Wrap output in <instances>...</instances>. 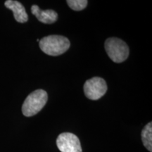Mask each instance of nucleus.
<instances>
[{
	"label": "nucleus",
	"instance_id": "f257e3e1",
	"mask_svg": "<svg viewBox=\"0 0 152 152\" xmlns=\"http://www.w3.org/2000/svg\"><path fill=\"white\" fill-rule=\"evenodd\" d=\"M41 50L49 56H56L65 53L71 46L67 37L61 35H49L39 42Z\"/></svg>",
	"mask_w": 152,
	"mask_h": 152
},
{
	"label": "nucleus",
	"instance_id": "f03ea898",
	"mask_svg": "<svg viewBox=\"0 0 152 152\" xmlns=\"http://www.w3.org/2000/svg\"><path fill=\"white\" fill-rule=\"evenodd\" d=\"M48 100L46 91L37 90L28 95L22 106L23 114L26 117L33 116L39 113Z\"/></svg>",
	"mask_w": 152,
	"mask_h": 152
},
{
	"label": "nucleus",
	"instance_id": "7ed1b4c3",
	"mask_svg": "<svg viewBox=\"0 0 152 152\" xmlns=\"http://www.w3.org/2000/svg\"><path fill=\"white\" fill-rule=\"evenodd\" d=\"M104 46L108 56L113 62L122 63L128 58V46L122 39L117 37L108 38Z\"/></svg>",
	"mask_w": 152,
	"mask_h": 152
},
{
	"label": "nucleus",
	"instance_id": "20e7f679",
	"mask_svg": "<svg viewBox=\"0 0 152 152\" xmlns=\"http://www.w3.org/2000/svg\"><path fill=\"white\" fill-rule=\"evenodd\" d=\"M107 85L103 78L94 77L87 80L84 85L85 96L91 100H98L106 94Z\"/></svg>",
	"mask_w": 152,
	"mask_h": 152
},
{
	"label": "nucleus",
	"instance_id": "39448f33",
	"mask_svg": "<svg viewBox=\"0 0 152 152\" xmlns=\"http://www.w3.org/2000/svg\"><path fill=\"white\" fill-rule=\"evenodd\" d=\"M56 145L61 152H83L79 138L71 132L59 134L56 140Z\"/></svg>",
	"mask_w": 152,
	"mask_h": 152
},
{
	"label": "nucleus",
	"instance_id": "423d86ee",
	"mask_svg": "<svg viewBox=\"0 0 152 152\" xmlns=\"http://www.w3.org/2000/svg\"><path fill=\"white\" fill-rule=\"evenodd\" d=\"M31 12L39 21L45 24L54 23L57 20L58 14L52 9L41 10L37 5H33L31 7Z\"/></svg>",
	"mask_w": 152,
	"mask_h": 152
},
{
	"label": "nucleus",
	"instance_id": "0eeeda50",
	"mask_svg": "<svg viewBox=\"0 0 152 152\" xmlns=\"http://www.w3.org/2000/svg\"><path fill=\"white\" fill-rule=\"evenodd\" d=\"M5 7L10 9L14 13V16L17 22L26 23L28 20V16L26 11V9L21 3L14 0H7L4 3Z\"/></svg>",
	"mask_w": 152,
	"mask_h": 152
},
{
	"label": "nucleus",
	"instance_id": "6e6552de",
	"mask_svg": "<svg viewBox=\"0 0 152 152\" xmlns=\"http://www.w3.org/2000/svg\"><path fill=\"white\" fill-rule=\"evenodd\" d=\"M142 140L144 146L152 151V123L150 122L144 127L142 131Z\"/></svg>",
	"mask_w": 152,
	"mask_h": 152
},
{
	"label": "nucleus",
	"instance_id": "1a4fd4ad",
	"mask_svg": "<svg viewBox=\"0 0 152 152\" xmlns=\"http://www.w3.org/2000/svg\"><path fill=\"white\" fill-rule=\"evenodd\" d=\"M68 5L74 11H82L86 8L88 1L87 0H67Z\"/></svg>",
	"mask_w": 152,
	"mask_h": 152
}]
</instances>
